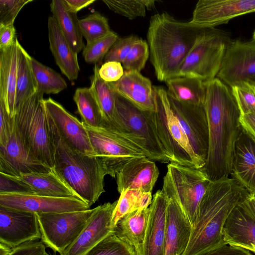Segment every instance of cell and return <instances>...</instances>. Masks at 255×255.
I'll list each match as a JSON object with an SVG mask.
<instances>
[{
  "instance_id": "9a60e30c",
  "label": "cell",
  "mask_w": 255,
  "mask_h": 255,
  "mask_svg": "<svg viewBox=\"0 0 255 255\" xmlns=\"http://www.w3.org/2000/svg\"><path fill=\"white\" fill-rule=\"evenodd\" d=\"M41 236L36 213L0 206V243L12 249Z\"/></svg>"
},
{
  "instance_id": "f5cc1de1",
  "label": "cell",
  "mask_w": 255,
  "mask_h": 255,
  "mask_svg": "<svg viewBox=\"0 0 255 255\" xmlns=\"http://www.w3.org/2000/svg\"><path fill=\"white\" fill-rule=\"evenodd\" d=\"M67 8L72 12L77 13L81 9L91 5L95 0H63Z\"/></svg>"
},
{
  "instance_id": "7c38bea8",
  "label": "cell",
  "mask_w": 255,
  "mask_h": 255,
  "mask_svg": "<svg viewBox=\"0 0 255 255\" xmlns=\"http://www.w3.org/2000/svg\"><path fill=\"white\" fill-rule=\"evenodd\" d=\"M217 77L230 88L244 83L255 85V41L232 40Z\"/></svg>"
},
{
  "instance_id": "52a82bcc",
  "label": "cell",
  "mask_w": 255,
  "mask_h": 255,
  "mask_svg": "<svg viewBox=\"0 0 255 255\" xmlns=\"http://www.w3.org/2000/svg\"><path fill=\"white\" fill-rule=\"evenodd\" d=\"M115 132L138 146L146 156L162 163L169 162L151 120L143 111L116 93Z\"/></svg>"
},
{
  "instance_id": "f1b7e54d",
  "label": "cell",
  "mask_w": 255,
  "mask_h": 255,
  "mask_svg": "<svg viewBox=\"0 0 255 255\" xmlns=\"http://www.w3.org/2000/svg\"><path fill=\"white\" fill-rule=\"evenodd\" d=\"M17 177L32 189L34 195L79 199L53 170L47 173L22 174Z\"/></svg>"
},
{
  "instance_id": "4dcf8cb0",
  "label": "cell",
  "mask_w": 255,
  "mask_h": 255,
  "mask_svg": "<svg viewBox=\"0 0 255 255\" xmlns=\"http://www.w3.org/2000/svg\"><path fill=\"white\" fill-rule=\"evenodd\" d=\"M168 95L176 101L186 104L204 106L206 88L199 79L179 76L165 82Z\"/></svg>"
},
{
  "instance_id": "d6986e66",
  "label": "cell",
  "mask_w": 255,
  "mask_h": 255,
  "mask_svg": "<svg viewBox=\"0 0 255 255\" xmlns=\"http://www.w3.org/2000/svg\"><path fill=\"white\" fill-rule=\"evenodd\" d=\"M44 104L47 113L65 141L80 152L95 156L88 132L83 123L51 98L44 100Z\"/></svg>"
},
{
  "instance_id": "4316f807",
  "label": "cell",
  "mask_w": 255,
  "mask_h": 255,
  "mask_svg": "<svg viewBox=\"0 0 255 255\" xmlns=\"http://www.w3.org/2000/svg\"><path fill=\"white\" fill-rule=\"evenodd\" d=\"M14 43L6 50L0 51V99L12 118L16 113L15 91L18 63V44Z\"/></svg>"
},
{
  "instance_id": "b9f144b4",
  "label": "cell",
  "mask_w": 255,
  "mask_h": 255,
  "mask_svg": "<svg viewBox=\"0 0 255 255\" xmlns=\"http://www.w3.org/2000/svg\"><path fill=\"white\" fill-rule=\"evenodd\" d=\"M241 115L255 112V85L242 83L231 88Z\"/></svg>"
},
{
  "instance_id": "484cf974",
  "label": "cell",
  "mask_w": 255,
  "mask_h": 255,
  "mask_svg": "<svg viewBox=\"0 0 255 255\" xmlns=\"http://www.w3.org/2000/svg\"><path fill=\"white\" fill-rule=\"evenodd\" d=\"M49 47L61 72L72 82L80 71L77 54L71 48L52 16L48 18Z\"/></svg>"
},
{
  "instance_id": "3957f363",
  "label": "cell",
  "mask_w": 255,
  "mask_h": 255,
  "mask_svg": "<svg viewBox=\"0 0 255 255\" xmlns=\"http://www.w3.org/2000/svg\"><path fill=\"white\" fill-rule=\"evenodd\" d=\"M204 28L180 22L167 12L151 17L147 32L150 62L158 80L166 82L179 71Z\"/></svg>"
},
{
  "instance_id": "4fadbf2b",
  "label": "cell",
  "mask_w": 255,
  "mask_h": 255,
  "mask_svg": "<svg viewBox=\"0 0 255 255\" xmlns=\"http://www.w3.org/2000/svg\"><path fill=\"white\" fill-rule=\"evenodd\" d=\"M168 96L170 107L194 152L205 165L208 151L209 132L204 105L184 104L168 95Z\"/></svg>"
},
{
  "instance_id": "e575fe53",
  "label": "cell",
  "mask_w": 255,
  "mask_h": 255,
  "mask_svg": "<svg viewBox=\"0 0 255 255\" xmlns=\"http://www.w3.org/2000/svg\"><path fill=\"white\" fill-rule=\"evenodd\" d=\"M31 65L37 84V91L42 94H57L67 87L65 80L57 72L34 58Z\"/></svg>"
},
{
  "instance_id": "7a4b0ae2",
  "label": "cell",
  "mask_w": 255,
  "mask_h": 255,
  "mask_svg": "<svg viewBox=\"0 0 255 255\" xmlns=\"http://www.w3.org/2000/svg\"><path fill=\"white\" fill-rule=\"evenodd\" d=\"M250 195L231 176L211 181L199 205L196 222L183 255H195L227 244L223 236L225 222L233 210Z\"/></svg>"
},
{
  "instance_id": "e0dca14e",
  "label": "cell",
  "mask_w": 255,
  "mask_h": 255,
  "mask_svg": "<svg viewBox=\"0 0 255 255\" xmlns=\"http://www.w3.org/2000/svg\"><path fill=\"white\" fill-rule=\"evenodd\" d=\"M118 200L96 207L87 224L76 240L60 255H85L110 234L114 233L111 226L114 211Z\"/></svg>"
},
{
  "instance_id": "5b68a950",
  "label": "cell",
  "mask_w": 255,
  "mask_h": 255,
  "mask_svg": "<svg viewBox=\"0 0 255 255\" xmlns=\"http://www.w3.org/2000/svg\"><path fill=\"white\" fill-rule=\"evenodd\" d=\"M155 110L150 112L153 127L169 161L197 169L205 165L194 152L169 104L167 91L153 86Z\"/></svg>"
},
{
  "instance_id": "2e32d148",
  "label": "cell",
  "mask_w": 255,
  "mask_h": 255,
  "mask_svg": "<svg viewBox=\"0 0 255 255\" xmlns=\"http://www.w3.org/2000/svg\"><path fill=\"white\" fill-rule=\"evenodd\" d=\"M0 206L35 213L81 211L89 209L90 207L77 198L16 194H0Z\"/></svg>"
},
{
  "instance_id": "c3c4849f",
  "label": "cell",
  "mask_w": 255,
  "mask_h": 255,
  "mask_svg": "<svg viewBox=\"0 0 255 255\" xmlns=\"http://www.w3.org/2000/svg\"><path fill=\"white\" fill-rule=\"evenodd\" d=\"M46 253L45 245L41 241L35 240L12 248L8 255H45Z\"/></svg>"
},
{
  "instance_id": "d6a6232c",
  "label": "cell",
  "mask_w": 255,
  "mask_h": 255,
  "mask_svg": "<svg viewBox=\"0 0 255 255\" xmlns=\"http://www.w3.org/2000/svg\"><path fill=\"white\" fill-rule=\"evenodd\" d=\"M18 53L15 91L16 109L21 102L37 91V84L31 65L32 57L19 42L18 44Z\"/></svg>"
},
{
  "instance_id": "8fae6325",
  "label": "cell",
  "mask_w": 255,
  "mask_h": 255,
  "mask_svg": "<svg viewBox=\"0 0 255 255\" xmlns=\"http://www.w3.org/2000/svg\"><path fill=\"white\" fill-rule=\"evenodd\" d=\"M95 209L96 207L81 211L36 213L41 241L60 254L78 238Z\"/></svg>"
},
{
  "instance_id": "681fc988",
  "label": "cell",
  "mask_w": 255,
  "mask_h": 255,
  "mask_svg": "<svg viewBox=\"0 0 255 255\" xmlns=\"http://www.w3.org/2000/svg\"><path fill=\"white\" fill-rule=\"evenodd\" d=\"M195 255H252L250 251L227 244L221 245Z\"/></svg>"
},
{
  "instance_id": "7dc6e473",
  "label": "cell",
  "mask_w": 255,
  "mask_h": 255,
  "mask_svg": "<svg viewBox=\"0 0 255 255\" xmlns=\"http://www.w3.org/2000/svg\"><path fill=\"white\" fill-rule=\"evenodd\" d=\"M100 77L104 81L111 83L120 80L124 73L121 63L109 61L104 63L99 69Z\"/></svg>"
},
{
  "instance_id": "6f0895ef",
  "label": "cell",
  "mask_w": 255,
  "mask_h": 255,
  "mask_svg": "<svg viewBox=\"0 0 255 255\" xmlns=\"http://www.w3.org/2000/svg\"><path fill=\"white\" fill-rule=\"evenodd\" d=\"M45 255H49V254H48L47 253L45 254Z\"/></svg>"
},
{
  "instance_id": "74e56055",
  "label": "cell",
  "mask_w": 255,
  "mask_h": 255,
  "mask_svg": "<svg viewBox=\"0 0 255 255\" xmlns=\"http://www.w3.org/2000/svg\"><path fill=\"white\" fill-rule=\"evenodd\" d=\"M85 255H137V254L130 245L113 233Z\"/></svg>"
},
{
  "instance_id": "ac0fdd59",
  "label": "cell",
  "mask_w": 255,
  "mask_h": 255,
  "mask_svg": "<svg viewBox=\"0 0 255 255\" xmlns=\"http://www.w3.org/2000/svg\"><path fill=\"white\" fill-rule=\"evenodd\" d=\"M52 170L30 156L13 120L8 142L5 147L0 146V173L17 177L22 174L47 173Z\"/></svg>"
},
{
  "instance_id": "ba28073f",
  "label": "cell",
  "mask_w": 255,
  "mask_h": 255,
  "mask_svg": "<svg viewBox=\"0 0 255 255\" xmlns=\"http://www.w3.org/2000/svg\"><path fill=\"white\" fill-rule=\"evenodd\" d=\"M204 170L170 162L163 178L161 191L178 203L189 221L195 225L201 201L211 182Z\"/></svg>"
},
{
  "instance_id": "9f6ffc18",
  "label": "cell",
  "mask_w": 255,
  "mask_h": 255,
  "mask_svg": "<svg viewBox=\"0 0 255 255\" xmlns=\"http://www.w3.org/2000/svg\"><path fill=\"white\" fill-rule=\"evenodd\" d=\"M253 40L255 41V30L253 33Z\"/></svg>"
},
{
  "instance_id": "f35d334b",
  "label": "cell",
  "mask_w": 255,
  "mask_h": 255,
  "mask_svg": "<svg viewBox=\"0 0 255 255\" xmlns=\"http://www.w3.org/2000/svg\"><path fill=\"white\" fill-rule=\"evenodd\" d=\"M118 38V34L112 31L108 35L86 44L83 51L85 61L95 64L101 62Z\"/></svg>"
},
{
  "instance_id": "603a6c76",
  "label": "cell",
  "mask_w": 255,
  "mask_h": 255,
  "mask_svg": "<svg viewBox=\"0 0 255 255\" xmlns=\"http://www.w3.org/2000/svg\"><path fill=\"white\" fill-rule=\"evenodd\" d=\"M110 84L117 94L139 109L155 111L153 86L150 80L140 72L125 70L120 80Z\"/></svg>"
},
{
  "instance_id": "7402d4cb",
  "label": "cell",
  "mask_w": 255,
  "mask_h": 255,
  "mask_svg": "<svg viewBox=\"0 0 255 255\" xmlns=\"http://www.w3.org/2000/svg\"><path fill=\"white\" fill-rule=\"evenodd\" d=\"M168 199L161 190L152 197L142 255H165V225Z\"/></svg>"
},
{
  "instance_id": "f6af8a7d",
  "label": "cell",
  "mask_w": 255,
  "mask_h": 255,
  "mask_svg": "<svg viewBox=\"0 0 255 255\" xmlns=\"http://www.w3.org/2000/svg\"><path fill=\"white\" fill-rule=\"evenodd\" d=\"M32 0H0V23H13L18 13Z\"/></svg>"
},
{
  "instance_id": "6da1fadb",
  "label": "cell",
  "mask_w": 255,
  "mask_h": 255,
  "mask_svg": "<svg viewBox=\"0 0 255 255\" xmlns=\"http://www.w3.org/2000/svg\"><path fill=\"white\" fill-rule=\"evenodd\" d=\"M205 84L209 145L202 169L213 181L230 176L236 144L242 128L241 113L231 89L217 77Z\"/></svg>"
},
{
  "instance_id": "cb8c5ba5",
  "label": "cell",
  "mask_w": 255,
  "mask_h": 255,
  "mask_svg": "<svg viewBox=\"0 0 255 255\" xmlns=\"http://www.w3.org/2000/svg\"><path fill=\"white\" fill-rule=\"evenodd\" d=\"M192 230L189 221L178 203L172 199H168L165 255H183L188 245Z\"/></svg>"
},
{
  "instance_id": "bcb514c9",
  "label": "cell",
  "mask_w": 255,
  "mask_h": 255,
  "mask_svg": "<svg viewBox=\"0 0 255 255\" xmlns=\"http://www.w3.org/2000/svg\"><path fill=\"white\" fill-rule=\"evenodd\" d=\"M12 127V118L9 115L4 103L0 99V146L7 145Z\"/></svg>"
},
{
  "instance_id": "ee69618b",
  "label": "cell",
  "mask_w": 255,
  "mask_h": 255,
  "mask_svg": "<svg viewBox=\"0 0 255 255\" xmlns=\"http://www.w3.org/2000/svg\"><path fill=\"white\" fill-rule=\"evenodd\" d=\"M0 194H34L32 189L17 177L0 173Z\"/></svg>"
},
{
  "instance_id": "44dd1931",
  "label": "cell",
  "mask_w": 255,
  "mask_h": 255,
  "mask_svg": "<svg viewBox=\"0 0 255 255\" xmlns=\"http://www.w3.org/2000/svg\"><path fill=\"white\" fill-rule=\"evenodd\" d=\"M159 174L152 160L147 157L134 158L117 174L118 190L120 193L127 190L151 192Z\"/></svg>"
},
{
  "instance_id": "db71d44e",
  "label": "cell",
  "mask_w": 255,
  "mask_h": 255,
  "mask_svg": "<svg viewBox=\"0 0 255 255\" xmlns=\"http://www.w3.org/2000/svg\"><path fill=\"white\" fill-rule=\"evenodd\" d=\"M244 202L252 214L255 218V195H250Z\"/></svg>"
},
{
  "instance_id": "f546056e",
  "label": "cell",
  "mask_w": 255,
  "mask_h": 255,
  "mask_svg": "<svg viewBox=\"0 0 255 255\" xmlns=\"http://www.w3.org/2000/svg\"><path fill=\"white\" fill-rule=\"evenodd\" d=\"M99 66L95 64L94 74L91 77V89L102 113L103 123L102 127L113 131L117 129L116 115V92L110 83L104 81L99 74Z\"/></svg>"
},
{
  "instance_id": "d4e9b609",
  "label": "cell",
  "mask_w": 255,
  "mask_h": 255,
  "mask_svg": "<svg viewBox=\"0 0 255 255\" xmlns=\"http://www.w3.org/2000/svg\"><path fill=\"white\" fill-rule=\"evenodd\" d=\"M230 176L255 195V140L243 129L236 144Z\"/></svg>"
},
{
  "instance_id": "836d02e7",
  "label": "cell",
  "mask_w": 255,
  "mask_h": 255,
  "mask_svg": "<svg viewBox=\"0 0 255 255\" xmlns=\"http://www.w3.org/2000/svg\"><path fill=\"white\" fill-rule=\"evenodd\" d=\"M73 100L82 122L93 127H102L103 123L102 113L90 88H77Z\"/></svg>"
},
{
  "instance_id": "8d00e7d4",
  "label": "cell",
  "mask_w": 255,
  "mask_h": 255,
  "mask_svg": "<svg viewBox=\"0 0 255 255\" xmlns=\"http://www.w3.org/2000/svg\"><path fill=\"white\" fill-rule=\"evenodd\" d=\"M103 1L112 11L129 19L144 17L146 10L153 9L157 2L154 0H103Z\"/></svg>"
},
{
  "instance_id": "9c48e42d",
  "label": "cell",
  "mask_w": 255,
  "mask_h": 255,
  "mask_svg": "<svg viewBox=\"0 0 255 255\" xmlns=\"http://www.w3.org/2000/svg\"><path fill=\"white\" fill-rule=\"evenodd\" d=\"M232 40L228 33L215 28H204L188 53L178 74L200 79L204 83L214 79L221 68Z\"/></svg>"
},
{
  "instance_id": "30bf717a",
  "label": "cell",
  "mask_w": 255,
  "mask_h": 255,
  "mask_svg": "<svg viewBox=\"0 0 255 255\" xmlns=\"http://www.w3.org/2000/svg\"><path fill=\"white\" fill-rule=\"evenodd\" d=\"M82 123L88 132L95 156L101 160L106 175L116 178L131 160L146 157L138 146L117 132L104 127H93Z\"/></svg>"
},
{
  "instance_id": "8992f818",
  "label": "cell",
  "mask_w": 255,
  "mask_h": 255,
  "mask_svg": "<svg viewBox=\"0 0 255 255\" xmlns=\"http://www.w3.org/2000/svg\"><path fill=\"white\" fill-rule=\"evenodd\" d=\"M43 96L37 91L23 100L12 118L30 156L53 169V150Z\"/></svg>"
},
{
  "instance_id": "ab89813d",
  "label": "cell",
  "mask_w": 255,
  "mask_h": 255,
  "mask_svg": "<svg viewBox=\"0 0 255 255\" xmlns=\"http://www.w3.org/2000/svg\"><path fill=\"white\" fill-rule=\"evenodd\" d=\"M143 192L136 190H127L120 193L112 219L111 226L113 229L125 215L138 210V201Z\"/></svg>"
},
{
  "instance_id": "5bb4252c",
  "label": "cell",
  "mask_w": 255,
  "mask_h": 255,
  "mask_svg": "<svg viewBox=\"0 0 255 255\" xmlns=\"http://www.w3.org/2000/svg\"><path fill=\"white\" fill-rule=\"evenodd\" d=\"M255 12V0H200L189 22L200 28H214L234 17Z\"/></svg>"
},
{
  "instance_id": "1f68e13d",
  "label": "cell",
  "mask_w": 255,
  "mask_h": 255,
  "mask_svg": "<svg viewBox=\"0 0 255 255\" xmlns=\"http://www.w3.org/2000/svg\"><path fill=\"white\" fill-rule=\"evenodd\" d=\"M50 5L52 16L72 50L78 54L84 49L85 46L77 13L69 11L63 0H53Z\"/></svg>"
},
{
  "instance_id": "11a10c76",
  "label": "cell",
  "mask_w": 255,
  "mask_h": 255,
  "mask_svg": "<svg viewBox=\"0 0 255 255\" xmlns=\"http://www.w3.org/2000/svg\"><path fill=\"white\" fill-rule=\"evenodd\" d=\"M11 250L9 247L0 243V255H8Z\"/></svg>"
},
{
  "instance_id": "277c9868",
  "label": "cell",
  "mask_w": 255,
  "mask_h": 255,
  "mask_svg": "<svg viewBox=\"0 0 255 255\" xmlns=\"http://www.w3.org/2000/svg\"><path fill=\"white\" fill-rule=\"evenodd\" d=\"M47 115L53 150L52 170L80 199L91 207L105 191L106 174L103 165L97 157L85 154L67 143Z\"/></svg>"
},
{
  "instance_id": "60d3db41",
  "label": "cell",
  "mask_w": 255,
  "mask_h": 255,
  "mask_svg": "<svg viewBox=\"0 0 255 255\" xmlns=\"http://www.w3.org/2000/svg\"><path fill=\"white\" fill-rule=\"evenodd\" d=\"M149 56L147 42L139 38L133 45L122 64L126 70L140 72L144 68Z\"/></svg>"
},
{
  "instance_id": "7bdbcfd3",
  "label": "cell",
  "mask_w": 255,
  "mask_h": 255,
  "mask_svg": "<svg viewBox=\"0 0 255 255\" xmlns=\"http://www.w3.org/2000/svg\"><path fill=\"white\" fill-rule=\"evenodd\" d=\"M139 38L134 35L119 37L106 55L104 62L117 61L123 63L131 48Z\"/></svg>"
},
{
  "instance_id": "816d5d0a",
  "label": "cell",
  "mask_w": 255,
  "mask_h": 255,
  "mask_svg": "<svg viewBox=\"0 0 255 255\" xmlns=\"http://www.w3.org/2000/svg\"><path fill=\"white\" fill-rule=\"evenodd\" d=\"M240 122L243 130L255 140V112L241 115Z\"/></svg>"
},
{
  "instance_id": "d590c367",
  "label": "cell",
  "mask_w": 255,
  "mask_h": 255,
  "mask_svg": "<svg viewBox=\"0 0 255 255\" xmlns=\"http://www.w3.org/2000/svg\"><path fill=\"white\" fill-rule=\"evenodd\" d=\"M79 25L87 44L109 34L111 30L107 18L98 11L79 20Z\"/></svg>"
},
{
  "instance_id": "83f0119b",
  "label": "cell",
  "mask_w": 255,
  "mask_h": 255,
  "mask_svg": "<svg viewBox=\"0 0 255 255\" xmlns=\"http://www.w3.org/2000/svg\"><path fill=\"white\" fill-rule=\"evenodd\" d=\"M149 208L127 214L114 228V233L130 245L137 255H142Z\"/></svg>"
},
{
  "instance_id": "ffe728a7",
  "label": "cell",
  "mask_w": 255,
  "mask_h": 255,
  "mask_svg": "<svg viewBox=\"0 0 255 255\" xmlns=\"http://www.w3.org/2000/svg\"><path fill=\"white\" fill-rule=\"evenodd\" d=\"M244 201L229 214L223 227V236L227 245L255 254V218Z\"/></svg>"
},
{
  "instance_id": "f907efd6",
  "label": "cell",
  "mask_w": 255,
  "mask_h": 255,
  "mask_svg": "<svg viewBox=\"0 0 255 255\" xmlns=\"http://www.w3.org/2000/svg\"><path fill=\"white\" fill-rule=\"evenodd\" d=\"M16 30L13 23H0V51L7 49L15 42Z\"/></svg>"
}]
</instances>
